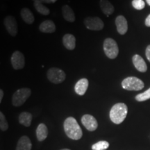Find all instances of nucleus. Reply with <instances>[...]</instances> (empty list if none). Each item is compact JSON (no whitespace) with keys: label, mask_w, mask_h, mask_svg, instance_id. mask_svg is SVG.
I'll use <instances>...</instances> for the list:
<instances>
[{"label":"nucleus","mask_w":150,"mask_h":150,"mask_svg":"<svg viewBox=\"0 0 150 150\" xmlns=\"http://www.w3.org/2000/svg\"><path fill=\"white\" fill-rule=\"evenodd\" d=\"M47 76L50 82L54 84H59L65 80L66 74L61 69L58 67H51L47 72Z\"/></svg>","instance_id":"6"},{"label":"nucleus","mask_w":150,"mask_h":150,"mask_svg":"<svg viewBox=\"0 0 150 150\" xmlns=\"http://www.w3.org/2000/svg\"><path fill=\"white\" fill-rule=\"evenodd\" d=\"M101 10L106 16H109L115 11L113 5L108 0H100L99 1Z\"/></svg>","instance_id":"18"},{"label":"nucleus","mask_w":150,"mask_h":150,"mask_svg":"<svg viewBox=\"0 0 150 150\" xmlns=\"http://www.w3.org/2000/svg\"><path fill=\"white\" fill-rule=\"evenodd\" d=\"M32 121V115L30 112H22L19 116V122L24 127H29L31 126Z\"/></svg>","instance_id":"21"},{"label":"nucleus","mask_w":150,"mask_h":150,"mask_svg":"<svg viewBox=\"0 0 150 150\" xmlns=\"http://www.w3.org/2000/svg\"><path fill=\"white\" fill-rule=\"evenodd\" d=\"M145 25L147 26V27H150V14L147 17V18H146V20H145Z\"/></svg>","instance_id":"28"},{"label":"nucleus","mask_w":150,"mask_h":150,"mask_svg":"<svg viewBox=\"0 0 150 150\" xmlns=\"http://www.w3.org/2000/svg\"><path fill=\"white\" fill-rule=\"evenodd\" d=\"M31 147H32V144L29 137L24 136L19 139L16 150H31Z\"/></svg>","instance_id":"15"},{"label":"nucleus","mask_w":150,"mask_h":150,"mask_svg":"<svg viewBox=\"0 0 150 150\" xmlns=\"http://www.w3.org/2000/svg\"><path fill=\"white\" fill-rule=\"evenodd\" d=\"M122 86L124 89L127 91H138L144 88V83L140 79L136 76H129L122 81Z\"/></svg>","instance_id":"4"},{"label":"nucleus","mask_w":150,"mask_h":150,"mask_svg":"<svg viewBox=\"0 0 150 150\" xmlns=\"http://www.w3.org/2000/svg\"><path fill=\"white\" fill-rule=\"evenodd\" d=\"M104 53L108 59H114L117 57L119 54V47L115 40L110 38H106L103 45Z\"/></svg>","instance_id":"3"},{"label":"nucleus","mask_w":150,"mask_h":150,"mask_svg":"<svg viewBox=\"0 0 150 150\" xmlns=\"http://www.w3.org/2000/svg\"><path fill=\"white\" fill-rule=\"evenodd\" d=\"M115 24L117 32L121 35L125 34L128 30L127 20L123 16H117L115 19Z\"/></svg>","instance_id":"11"},{"label":"nucleus","mask_w":150,"mask_h":150,"mask_svg":"<svg viewBox=\"0 0 150 150\" xmlns=\"http://www.w3.org/2000/svg\"><path fill=\"white\" fill-rule=\"evenodd\" d=\"M128 112L127 106L124 103H117L112 106L110 110V119L116 125H120L125 120Z\"/></svg>","instance_id":"2"},{"label":"nucleus","mask_w":150,"mask_h":150,"mask_svg":"<svg viewBox=\"0 0 150 150\" xmlns=\"http://www.w3.org/2000/svg\"><path fill=\"white\" fill-rule=\"evenodd\" d=\"M31 91L28 88H23L14 93L12 98V104L14 106H20L25 103L27 99L31 96Z\"/></svg>","instance_id":"5"},{"label":"nucleus","mask_w":150,"mask_h":150,"mask_svg":"<svg viewBox=\"0 0 150 150\" xmlns=\"http://www.w3.org/2000/svg\"><path fill=\"white\" fill-rule=\"evenodd\" d=\"M33 1H41L42 3H46V4H50L52 3L50 0H33Z\"/></svg>","instance_id":"29"},{"label":"nucleus","mask_w":150,"mask_h":150,"mask_svg":"<svg viewBox=\"0 0 150 150\" xmlns=\"http://www.w3.org/2000/svg\"><path fill=\"white\" fill-rule=\"evenodd\" d=\"M50 1H51L52 3H55L57 0H50Z\"/></svg>","instance_id":"32"},{"label":"nucleus","mask_w":150,"mask_h":150,"mask_svg":"<svg viewBox=\"0 0 150 150\" xmlns=\"http://www.w3.org/2000/svg\"><path fill=\"white\" fill-rule=\"evenodd\" d=\"M132 61L137 70L140 72H145L147 70V66L144 59L138 54L133 56Z\"/></svg>","instance_id":"12"},{"label":"nucleus","mask_w":150,"mask_h":150,"mask_svg":"<svg viewBox=\"0 0 150 150\" xmlns=\"http://www.w3.org/2000/svg\"><path fill=\"white\" fill-rule=\"evenodd\" d=\"M48 136L47 127L45 124L41 123L38 126L36 129V136L39 141H43Z\"/></svg>","instance_id":"20"},{"label":"nucleus","mask_w":150,"mask_h":150,"mask_svg":"<svg viewBox=\"0 0 150 150\" xmlns=\"http://www.w3.org/2000/svg\"><path fill=\"white\" fill-rule=\"evenodd\" d=\"M39 29L42 33H52L56 31V25L53 21L47 20L40 24Z\"/></svg>","instance_id":"14"},{"label":"nucleus","mask_w":150,"mask_h":150,"mask_svg":"<svg viewBox=\"0 0 150 150\" xmlns=\"http://www.w3.org/2000/svg\"><path fill=\"white\" fill-rule=\"evenodd\" d=\"M8 128V125L6 119L4 115L2 112H0V129L1 131H5Z\"/></svg>","instance_id":"25"},{"label":"nucleus","mask_w":150,"mask_h":150,"mask_svg":"<svg viewBox=\"0 0 150 150\" xmlns=\"http://www.w3.org/2000/svg\"><path fill=\"white\" fill-rule=\"evenodd\" d=\"M11 61L13 67L16 70L22 69L25 65V58L24 54L19 51L13 52L11 56Z\"/></svg>","instance_id":"9"},{"label":"nucleus","mask_w":150,"mask_h":150,"mask_svg":"<svg viewBox=\"0 0 150 150\" xmlns=\"http://www.w3.org/2000/svg\"><path fill=\"white\" fill-rule=\"evenodd\" d=\"M61 150H70V149H62Z\"/></svg>","instance_id":"33"},{"label":"nucleus","mask_w":150,"mask_h":150,"mask_svg":"<svg viewBox=\"0 0 150 150\" xmlns=\"http://www.w3.org/2000/svg\"><path fill=\"white\" fill-rule=\"evenodd\" d=\"M4 24L9 34L13 37L16 36L18 33V23L16 18L11 16H6L4 20Z\"/></svg>","instance_id":"8"},{"label":"nucleus","mask_w":150,"mask_h":150,"mask_svg":"<svg viewBox=\"0 0 150 150\" xmlns=\"http://www.w3.org/2000/svg\"><path fill=\"white\" fill-rule=\"evenodd\" d=\"M88 84V80L87 79L83 78L79 80L74 86V91L76 93L79 95H83L87 91Z\"/></svg>","instance_id":"13"},{"label":"nucleus","mask_w":150,"mask_h":150,"mask_svg":"<svg viewBox=\"0 0 150 150\" xmlns=\"http://www.w3.org/2000/svg\"><path fill=\"white\" fill-rule=\"evenodd\" d=\"M145 54H146V57L148 61L150 62V45H148L146 48V51H145Z\"/></svg>","instance_id":"27"},{"label":"nucleus","mask_w":150,"mask_h":150,"mask_svg":"<svg viewBox=\"0 0 150 150\" xmlns=\"http://www.w3.org/2000/svg\"><path fill=\"white\" fill-rule=\"evenodd\" d=\"M84 24L87 29L92 31H101L104 27V22L98 17H88L84 20Z\"/></svg>","instance_id":"7"},{"label":"nucleus","mask_w":150,"mask_h":150,"mask_svg":"<svg viewBox=\"0 0 150 150\" xmlns=\"http://www.w3.org/2000/svg\"><path fill=\"white\" fill-rule=\"evenodd\" d=\"M63 44L68 50H73L76 47V38L72 34L67 33L63 37Z\"/></svg>","instance_id":"16"},{"label":"nucleus","mask_w":150,"mask_h":150,"mask_svg":"<svg viewBox=\"0 0 150 150\" xmlns=\"http://www.w3.org/2000/svg\"><path fill=\"white\" fill-rule=\"evenodd\" d=\"M64 130L67 136L70 139L78 140L82 137L83 133L77 121L73 117L66 118L63 124Z\"/></svg>","instance_id":"1"},{"label":"nucleus","mask_w":150,"mask_h":150,"mask_svg":"<svg viewBox=\"0 0 150 150\" xmlns=\"http://www.w3.org/2000/svg\"><path fill=\"white\" fill-rule=\"evenodd\" d=\"M132 6L136 10H142L145 8V3L143 0H133Z\"/></svg>","instance_id":"26"},{"label":"nucleus","mask_w":150,"mask_h":150,"mask_svg":"<svg viewBox=\"0 0 150 150\" xmlns=\"http://www.w3.org/2000/svg\"><path fill=\"white\" fill-rule=\"evenodd\" d=\"M3 97H4V91L3 90H0V102H1V101H2V99H3Z\"/></svg>","instance_id":"30"},{"label":"nucleus","mask_w":150,"mask_h":150,"mask_svg":"<svg viewBox=\"0 0 150 150\" xmlns=\"http://www.w3.org/2000/svg\"><path fill=\"white\" fill-rule=\"evenodd\" d=\"M109 147V143L107 141H99L92 146L93 150H106Z\"/></svg>","instance_id":"23"},{"label":"nucleus","mask_w":150,"mask_h":150,"mask_svg":"<svg viewBox=\"0 0 150 150\" xmlns=\"http://www.w3.org/2000/svg\"><path fill=\"white\" fill-rule=\"evenodd\" d=\"M150 99V88H149L147 91L142 93L140 94H138L136 95V99L138 102H144V101L147 100V99Z\"/></svg>","instance_id":"24"},{"label":"nucleus","mask_w":150,"mask_h":150,"mask_svg":"<svg viewBox=\"0 0 150 150\" xmlns=\"http://www.w3.org/2000/svg\"><path fill=\"white\" fill-rule=\"evenodd\" d=\"M20 16H21L22 20L27 24H31L34 22L35 18L34 16L31 11L27 8H23L20 11Z\"/></svg>","instance_id":"19"},{"label":"nucleus","mask_w":150,"mask_h":150,"mask_svg":"<svg viewBox=\"0 0 150 150\" xmlns=\"http://www.w3.org/2000/svg\"><path fill=\"white\" fill-rule=\"evenodd\" d=\"M81 122L83 125L90 131H94L97 129L98 123L94 116L86 114L81 117Z\"/></svg>","instance_id":"10"},{"label":"nucleus","mask_w":150,"mask_h":150,"mask_svg":"<svg viewBox=\"0 0 150 150\" xmlns=\"http://www.w3.org/2000/svg\"><path fill=\"white\" fill-rule=\"evenodd\" d=\"M33 6L39 13L43 15V16H48L50 13V11L47 7L43 4L41 1H34L33 2Z\"/></svg>","instance_id":"22"},{"label":"nucleus","mask_w":150,"mask_h":150,"mask_svg":"<svg viewBox=\"0 0 150 150\" xmlns=\"http://www.w3.org/2000/svg\"><path fill=\"white\" fill-rule=\"evenodd\" d=\"M62 14L66 21L74 22L75 21V15L72 8L68 5H64L62 6Z\"/></svg>","instance_id":"17"},{"label":"nucleus","mask_w":150,"mask_h":150,"mask_svg":"<svg viewBox=\"0 0 150 150\" xmlns=\"http://www.w3.org/2000/svg\"><path fill=\"white\" fill-rule=\"evenodd\" d=\"M146 2L147 3L148 5L150 6V0H146Z\"/></svg>","instance_id":"31"}]
</instances>
